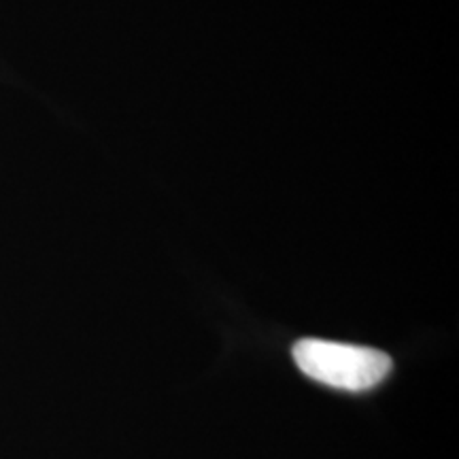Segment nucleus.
Here are the masks:
<instances>
[{"label":"nucleus","mask_w":459,"mask_h":459,"mask_svg":"<svg viewBox=\"0 0 459 459\" xmlns=\"http://www.w3.org/2000/svg\"><path fill=\"white\" fill-rule=\"evenodd\" d=\"M296 366L313 381L344 392H366L377 387L392 372L387 353L358 344L319 338H302L291 349Z\"/></svg>","instance_id":"nucleus-1"}]
</instances>
